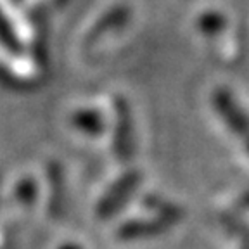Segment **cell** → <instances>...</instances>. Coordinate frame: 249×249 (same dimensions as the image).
Returning <instances> with one entry per match:
<instances>
[{"mask_svg": "<svg viewBox=\"0 0 249 249\" xmlns=\"http://www.w3.org/2000/svg\"><path fill=\"white\" fill-rule=\"evenodd\" d=\"M142 183V173L135 168L124 170L111 185L106 189L95 204V214L101 220H109L120 214L124 206L133 199Z\"/></svg>", "mask_w": 249, "mask_h": 249, "instance_id": "cell-1", "label": "cell"}, {"mask_svg": "<svg viewBox=\"0 0 249 249\" xmlns=\"http://www.w3.org/2000/svg\"><path fill=\"white\" fill-rule=\"evenodd\" d=\"M114 130H113V152L121 163H128L135 156V121L128 99L116 95L113 99Z\"/></svg>", "mask_w": 249, "mask_h": 249, "instance_id": "cell-2", "label": "cell"}, {"mask_svg": "<svg viewBox=\"0 0 249 249\" xmlns=\"http://www.w3.org/2000/svg\"><path fill=\"white\" fill-rule=\"evenodd\" d=\"M211 102L220 116V120L225 123V126L237 137L239 142L244 145L246 152L249 156V114L235 97L225 87L214 89L211 95Z\"/></svg>", "mask_w": 249, "mask_h": 249, "instance_id": "cell-3", "label": "cell"}, {"mask_svg": "<svg viewBox=\"0 0 249 249\" xmlns=\"http://www.w3.org/2000/svg\"><path fill=\"white\" fill-rule=\"evenodd\" d=\"M175 223L163 216L151 218H130L126 222L120 223L116 229V237L124 242L133 241H147L163 235Z\"/></svg>", "mask_w": 249, "mask_h": 249, "instance_id": "cell-4", "label": "cell"}, {"mask_svg": "<svg viewBox=\"0 0 249 249\" xmlns=\"http://www.w3.org/2000/svg\"><path fill=\"white\" fill-rule=\"evenodd\" d=\"M130 18H132V12H130V9L126 5H114V7L107 9L92 24V28H90L89 33L85 35V45H93L102 36L109 35V33H113V31L120 30V28H124L128 24Z\"/></svg>", "mask_w": 249, "mask_h": 249, "instance_id": "cell-5", "label": "cell"}, {"mask_svg": "<svg viewBox=\"0 0 249 249\" xmlns=\"http://www.w3.org/2000/svg\"><path fill=\"white\" fill-rule=\"evenodd\" d=\"M47 180H49V214L52 218H59L66 210V180L61 163L49 161Z\"/></svg>", "mask_w": 249, "mask_h": 249, "instance_id": "cell-6", "label": "cell"}, {"mask_svg": "<svg viewBox=\"0 0 249 249\" xmlns=\"http://www.w3.org/2000/svg\"><path fill=\"white\" fill-rule=\"evenodd\" d=\"M73 128L89 137H99L107 128V120L97 107H80L70 116Z\"/></svg>", "mask_w": 249, "mask_h": 249, "instance_id": "cell-7", "label": "cell"}, {"mask_svg": "<svg viewBox=\"0 0 249 249\" xmlns=\"http://www.w3.org/2000/svg\"><path fill=\"white\" fill-rule=\"evenodd\" d=\"M142 202H144V206L147 208V210L154 211L156 216L168 218V220H171L173 223H178L183 218V214H185L182 206L171 202L170 199L163 197V196H160V194H147L142 199Z\"/></svg>", "mask_w": 249, "mask_h": 249, "instance_id": "cell-8", "label": "cell"}, {"mask_svg": "<svg viewBox=\"0 0 249 249\" xmlns=\"http://www.w3.org/2000/svg\"><path fill=\"white\" fill-rule=\"evenodd\" d=\"M0 38H2V45L4 49L14 57H21L26 52V47H24L23 40H21L19 33L16 30L14 23L9 19V16H2V26H0Z\"/></svg>", "mask_w": 249, "mask_h": 249, "instance_id": "cell-9", "label": "cell"}, {"mask_svg": "<svg viewBox=\"0 0 249 249\" xmlns=\"http://www.w3.org/2000/svg\"><path fill=\"white\" fill-rule=\"evenodd\" d=\"M196 26L204 36L214 38L227 28V18L218 11H206L196 19Z\"/></svg>", "mask_w": 249, "mask_h": 249, "instance_id": "cell-10", "label": "cell"}, {"mask_svg": "<svg viewBox=\"0 0 249 249\" xmlns=\"http://www.w3.org/2000/svg\"><path fill=\"white\" fill-rule=\"evenodd\" d=\"M14 199L19 202L21 206H33L38 199V183L33 177H23L19 182L14 185Z\"/></svg>", "mask_w": 249, "mask_h": 249, "instance_id": "cell-11", "label": "cell"}, {"mask_svg": "<svg viewBox=\"0 0 249 249\" xmlns=\"http://www.w3.org/2000/svg\"><path fill=\"white\" fill-rule=\"evenodd\" d=\"M222 223L227 229V232L233 237H237L241 246L249 244V225L237 216H232V214H223Z\"/></svg>", "mask_w": 249, "mask_h": 249, "instance_id": "cell-12", "label": "cell"}, {"mask_svg": "<svg viewBox=\"0 0 249 249\" xmlns=\"http://www.w3.org/2000/svg\"><path fill=\"white\" fill-rule=\"evenodd\" d=\"M235 210L237 211H249V191L242 192L235 201Z\"/></svg>", "mask_w": 249, "mask_h": 249, "instance_id": "cell-13", "label": "cell"}, {"mask_svg": "<svg viewBox=\"0 0 249 249\" xmlns=\"http://www.w3.org/2000/svg\"><path fill=\"white\" fill-rule=\"evenodd\" d=\"M57 249H83V248L80 244H76V242H64Z\"/></svg>", "mask_w": 249, "mask_h": 249, "instance_id": "cell-14", "label": "cell"}, {"mask_svg": "<svg viewBox=\"0 0 249 249\" xmlns=\"http://www.w3.org/2000/svg\"><path fill=\"white\" fill-rule=\"evenodd\" d=\"M11 2H12V4H14V5H19L21 2H23V0H11Z\"/></svg>", "mask_w": 249, "mask_h": 249, "instance_id": "cell-15", "label": "cell"}, {"mask_svg": "<svg viewBox=\"0 0 249 249\" xmlns=\"http://www.w3.org/2000/svg\"><path fill=\"white\" fill-rule=\"evenodd\" d=\"M241 249H249V244H246V246H241Z\"/></svg>", "mask_w": 249, "mask_h": 249, "instance_id": "cell-16", "label": "cell"}]
</instances>
